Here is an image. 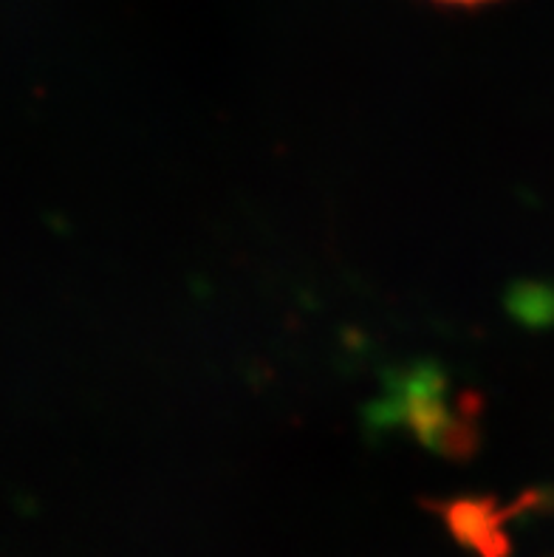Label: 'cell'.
<instances>
[{
    "label": "cell",
    "mask_w": 554,
    "mask_h": 557,
    "mask_svg": "<svg viewBox=\"0 0 554 557\" xmlns=\"http://www.w3.org/2000/svg\"><path fill=\"white\" fill-rule=\"evenodd\" d=\"M439 3H453V7H476V3H487V0H439Z\"/></svg>",
    "instance_id": "6da1fadb"
}]
</instances>
